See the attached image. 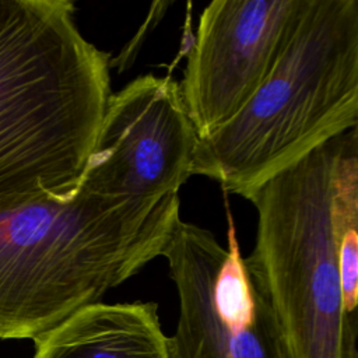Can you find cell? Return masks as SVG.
<instances>
[{
  "instance_id": "obj_1",
  "label": "cell",
  "mask_w": 358,
  "mask_h": 358,
  "mask_svg": "<svg viewBox=\"0 0 358 358\" xmlns=\"http://www.w3.org/2000/svg\"><path fill=\"white\" fill-rule=\"evenodd\" d=\"M179 194L126 199L78 183L0 204V338H36L162 255Z\"/></svg>"
},
{
  "instance_id": "obj_2",
  "label": "cell",
  "mask_w": 358,
  "mask_h": 358,
  "mask_svg": "<svg viewBox=\"0 0 358 358\" xmlns=\"http://www.w3.org/2000/svg\"><path fill=\"white\" fill-rule=\"evenodd\" d=\"M70 0H0V204L74 189L112 94Z\"/></svg>"
},
{
  "instance_id": "obj_3",
  "label": "cell",
  "mask_w": 358,
  "mask_h": 358,
  "mask_svg": "<svg viewBox=\"0 0 358 358\" xmlns=\"http://www.w3.org/2000/svg\"><path fill=\"white\" fill-rule=\"evenodd\" d=\"M358 123V0H306L242 109L199 138L193 175L243 199Z\"/></svg>"
},
{
  "instance_id": "obj_4",
  "label": "cell",
  "mask_w": 358,
  "mask_h": 358,
  "mask_svg": "<svg viewBox=\"0 0 358 358\" xmlns=\"http://www.w3.org/2000/svg\"><path fill=\"white\" fill-rule=\"evenodd\" d=\"M351 130V129H350ZM344 131L264 182L245 264L267 296L288 358H358V316L343 302L334 190Z\"/></svg>"
},
{
  "instance_id": "obj_5",
  "label": "cell",
  "mask_w": 358,
  "mask_h": 358,
  "mask_svg": "<svg viewBox=\"0 0 358 358\" xmlns=\"http://www.w3.org/2000/svg\"><path fill=\"white\" fill-rule=\"evenodd\" d=\"M227 239L224 246L207 228L180 218L162 250L179 299L169 358H288L271 305L245 264L231 214Z\"/></svg>"
},
{
  "instance_id": "obj_6",
  "label": "cell",
  "mask_w": 358,
  "mask_h": 358,
  "mask_svg": "<svg viewBox=\"0 0 358 358\" xmlns=\"http://www.w3.org/2000/svg\"><path fill=\"white\" fill-rule=\"evenodd\" d=\"M197 141L179 83L138 76L110 94L78 185L106 197L179 194L192 176Z\"/></svg>"
},
{
  "instance_id": "obj_7",
  "label": "cell",
  "mask_w": 358,
  "mask_h": 358,
  "mask_svg": "<svg viewBox=\"0 0 358 358\" xmlns=\"http://www.w3.org/2000/svg\"><path fill=\"white\" fill-rule=\"evenodd\" d=\"M306 0H214L199 20L179 91L199 138L234 117L274 67Z\"/></svg>"
},
{
  "instance_id": "obj_8",
  "label": "cell",
  "mask_w": 358,
  "mask_h": 358,
  "mask_svg": "<svg viewBox=\"0 0 358 358\" xmlns=\"http://www.w3.org/2000/svg\"><path fill=\"white\" fill-rule=\"evenodd\" d=\"M32 358H169L155 302L80 308L34 338Z\"/></svg>"
}]
</instances>
